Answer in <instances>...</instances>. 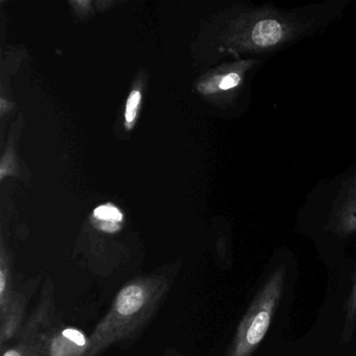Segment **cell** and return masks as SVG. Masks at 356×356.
Here are the masks:
<instances>
[{
	"label": "cell",
	"mask_w": 356,
	"mask_h": 356,
	"mask_svg": "<svg viewBox=\"0 0 356 356\" xmlns=\"http://www.w3.org/2000/svg\"><path fill=\"white\" fill-rule=\"evenodd\" d=\"M180 264L136 277L118 291L111 307L87 337L81 356H99L113 346L133 341L143 333L170 291Z\"/></svg>",
	"instance_id": "1"
},
{
	"label": "cell",
	"mask_w": 356,
	"mask_h": 356,
	"mask_svg": "<svg viewBox=\"0 0 356 356\" xmlns=\"http://www.w3.org/2000/svg\"><path fill=\"white\" fill-rule=\"evenodd\" d=\"M356 320V279L352 287L351 293H350L349 299L347 302V307H346V318L345 327H343V339L347 341L351 334L352 326H353L354 321Z\"/></svg>",
	"instance_id": "6"
},
{
	"label": "cell",
	"mask_w": 356,
	"mask_h": 356,
	"mask_svg": "<svg viewBox=\"0 0 356 356\" xmlns=\"http://www.w3.org/2000/svg\"><path fill=\"white\" fill-rule=\"evenodd\" d=\"M51 281L43 286L40 300L33 314L26 318L16 343L3 350V356H47L54 335L59 327L55 325L56 307Z\"/></svg>",
	"instance_id": "4"
},
{
	"label": "cell",
	"mask_w": 356,
	"mask_h": 356,
	"mask_svg": "<svg viewBox=\"0 0 356 356\" xmlns=\"http://www.w3.org/2000/svg\"><path fill=\"white\" fill-rule=\"evenodd\" d=\"M38 279L24 278L14 270L9 248H0V346L17 337L26 321L29 303L38 286Z\"/></svg>",
	"instance_id": "3"
},
{
	"label": "cell",
	"mask_w": 356,
	"mask_h": 356,
	"mask_svg": "<svg viewBox=\"0 0 356 356\" xmlns=\"http://www.w3.org/2000/svg\"><path fill=\"white\" fill-rule=\"evenodd\" d=\"M164 356H183L182 354L179 353L178 351L174 349L166 350L165 355Z\"/></svg>",
	"instance_id": "9"
},
{
	"label": "cell",
	"mask_w": 356,
	"mask_h": 356,
	"mask_svg": "<svg viewBox=\"0 0 356 356\" xmlns=\"http://www.w3.org/2000/svg\"><path fill=\"white\" fill-rule=\"evenodd\" d=\"M331 205L330 222L337 234L356 233V166L339 178Z\"/></svg>",
	"instance_id": "5"
},
{
	"label": "cell",
	"mask_w": 356,
	"mask_h": 356,
	"mask_svg": "<svg viewBox=\"0 0 356 356\" xmlns=\"http://www.w3.org/2000/svg\"><path fill=\"white\" fill-rule=\"evenodd\" d=\"M285 268L280 266L268 277L237 327L225 356H252L264 341L284 291Z\"/></svg>",
	"instance_id": "2"
},
{
	"label": "cell",
	"mask_w": 356,
	"mask_h": 356,
	"mask_svg": "<svg viewBox=\"0 0 356 356\" xmlns=\"http://www.w3.org/2000/svg\"><path fill=\"white\" fill-rule=\"evenodd\" d=\"M140 101V92L137 90L132 91L128 101H127L126 112H124V120H126V126L128 129H132L133 124H135Z\"/></svg>",
	"instance_id": "7"
},
{
	"label": "cell",
	"mask_w": 356,
	"mask_h": 356,
	"mask_svg": "<svg viewBox=\"0 0 356 356\" xmlns=\"http://www.w3.org/2000/svg\"><path fill=\"white\" fill-rule=\"evenodd\" d=\"M93 218L107 222H122V213L118 208L111 204L99 206L93 212Z\"/></svg>",
	"instance_id": "8"
}]
</instances>
